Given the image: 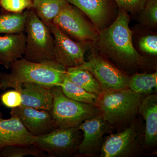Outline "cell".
Instances as JSON below:
<instances>
[{"label":"cell","instance_id":"8992f818","mask_svg":"<svg viewBox=\"0 0 157 157\" xmlns=\"http://www.w3.org/2000/svg\"><path fill=\"white\" fill-rule=\"evenodd\" d=\"M53 24L74 41L96 42L98 40L95 29L85 19L82 11L70 3L63 7Z\"/></svg>","mask_w":157,"mask_h":157},{"label":"cell","instance_id":"6da1fadb","mask_svg":"<svg viewBox=\"0 0 157 157\" xmlns=\"http://www.w3.org/2000/svg\"><path fill=\"white\" fill-rule=\"evenodd\" d=\"M129 22L128 12L121 9L113 23L100 31L96 43L102 52L120 64L127 67H139L145 63V58L133 45V32L129 28Z\"/></svg>","mask_w":157,"mask_h":157},{"label":"cell","instance_id":"7c38bea8","mask_svg":"<svg viewBox=\"0 0 157 157\" xmlns=\"http://www.w3.org/2000/svg\"><path fill=\"white\" fill-rule=\"evenodd\" d=\"M34 138L16 117L0 119V151L10 145L33 144Z\"/></svg>","mask_w":157,"mask_h":157},{"label":"cell","instance_id":"d6986e66","mask_svg":"<svg viewBox=\"0 0 157 157\" xmlns=\"http://www.w3.org/2000/svg\"><path fill=\"white\" fill-rule=\"evenodd\" d=\"M33 9L42 22L48 27L53 24L63 7L68 3L67 0H32Z\"/></svg>","mask_w":157,"mask_h":157},{"label":"cell","instance_id":"4fadbf2b","mask_svg":"<svg viewBox=\"0 0 157 157\" xmlns=\"http://www.w3.org/2000/svg\"><path fill=\"white\" fill-rule=\"evenodd\" d=\"M136 137L135 124L122 132L110 135L102 145L101 156L121 157L129 154L135 149Z\"/></svg>","mask_w":157,"mask_h":157},{"label":"cell","instance_id":"7402d4cb","mask_svg":"<svg viewBox=\"0 0 157 157\" xmlns=\"http://www.w3.org/2000/svg\"><path fill=\"white\" fill-rule=\"evenodd\" d=\"M157 73H135L129 77L128 88L137 94H148L157 89Z\"/></svg>","mask_w":157,"mask_h":157},{"label":"cell","instance_id":"277c9868","mask_svg":"<svg viewBox=\"0 0 157 157\" xmlns=\"http://www.w3.org/2000/svg\"><path fill=\"white\" fill-rule=\"evenodd\" d=\"M141 95L128 88L104 92L99 97V107L103 119L110 124L129 120L136 115L141 102Z\"/></svg>","mask_w":157,"mask_h":157},{"label":"cell","instance_id":"7a4b0ae2","mask_svg":"<svg viewBox=\"0 0 157 157\" xmlns=\"http://www.w3.org/2000/svg\"><path fill=\"white\" fill-rule=\"evenodd\" d=\"M9 73H0L2 88H14L18 85L32 82L48 88L60 86L66 76L67 68L56 61L38 63L23 57L13 62Z\"/></svg>","mask_w":157,"mask_h":157},{"label":"cell","instance_id":"8fae6325","mask_svg":"<svg viewBox=\"0 0 157 157\" xmlns=\"http://www.w3.org/2000/svg\"><path fill=\"white\" fill-rule=\"evenodd\" d=\"M14 89L21 96L20 106L48 111L52 109L53 97L50 89L32 82L18 85Z\"/></svg>","mask_w":157,"mask_h":157},{"label":"cell","instance_id":"30bf717a","mask_svg":"<svg viewBox=\"0 0 157 157\" xmlns=\"http://www.w3.org/2000/svg\"><path fill=\"white\" fill-rule=\"evenodd\" d=\"M10 115L18 118L28 131L35 136L47 134L56 128L51 111L19 106L12 108Z\"/></svg>","mask_w":157,"mask_h":157},{"label":"cell","instance_id":"ffe728a7","mask_svg":"<svg viewBox=\"0 0 157 157\" xmlns=\"http://www.w3.org/2000/svg\"><path fill=\"white\" fill-rule=\"evenodd\" d=\"M27 9L21 13L7 12L0 14V34L24 33Z\"/></svg>","mask_w":157,"mask_h":157},{"label":"cell","instance_id":"9c48e42d","mask_svg":"<svg viewBox=\"0 0 157 157\" xmlns=\"http://www.w3.org/2000/svg\"><path fill=\"white\" fill-rule=\"evenodd\" d=\"M78 67L91 73L104 92L128 88L129 77L101 56L93 55Z\"/></svg>","mask_w":157,"mask_h":157},{"label":"cell","instance_id":"3957f363","mask_svg":"<svg viewBox=\"0 0 157 157\" xmlns=\"http://www.w3.org/2000/svg\"><path fill=\"white\" fill-rule=\"evenodd\" d=\"M25 32L26 39L24 58L38 63L55 61L53 36L49 28L33 9H27Z\"/></svg>","mask_w":157,"mask_h":157},{"label":"cell","instance_id":"83f0119b","mask_svg":"<svg viewBox=\"0 0 157 157\" xmlns=\"http://www.w3.org/2000/svg\"><path fill=\"white\" fill-rule=\"evenodd\" d=\"M139 47L144 52L156 55L157 54V36L150 35L142 37L139 42Z\"/></svg>","mask_w":157,"mask_h":157},{"label":"cell","instance_id":"cb8c5ba5","mask_svg":"<svg viewBox=\"0 0 157 157\" xmlns=\"http://www.w3.org/2000/svg\"><path fill=\"white\" fill-rule=\"evenodd\" d=\"M0 7L7 12L21 13L33 8L32 0H0Z\"/></svg>","mask_w":157,"mask_h":157},{"label":"cell","instance_id":"2e32d148","mask_svg":"<svg viewBox=\"0 0 157 157\" xmlns=\"http://www.w3.org/2000/svg\"><path fill=\"white\" fill-rule=\"evenodd\" d=\"M89 17L98 29H104L109 14L108 0H67Z\"/></svg>","mask_w":157,"mask_h":157},{"label":"cell","instance_id":"5b68a950","mask_svg":"<svg viewBox=\"0 0 157 157\" xmlns=\"http://www.w3.org/2000/svg\"><path fill=\"white\" fill-rule=\"evenodd\" d=\"M50 89L53 97L51 112L56 128L78 127L86 120L98 115V109L96 106L68 98L60 86Z\"/></svg>","mask_w":157,"mask_h":157},{"label":"cell","instance_id":"e0dca14e","mask_svg":"<svg viewBox=\"0 0 157 157\" xmlns=\"http://www.w3.org/2000/svg\"><path fill=\"white\" fill-rule=\"evenodd\" d=\"M138 112L145 121L144 141L147 145H154L157 140V97L150 95L142 99Z\"/></svg>","mask_w":157,"mask_h":157},{"label":"cell","instance_id":"ba28073f","mask_svg":"<svg viewBox=\"0 0 157 157\" xmlns=\"http://www.w3.org/2000/svg\"><path fill=\"white\" fill-rule=\"evenodd\" d=\"M54 38L55 60L66 68L78 67L84 63L88 42L74 41L52 24L48 27Z\"/></svg>","mask_w":157,"mask_h":157},{"label":"cell","instance_id":"5bb4252c","mask_svg":"<svg viewBox=\"0 0 157 157\" xmlns=\"http://www.w3.org/2000/svg\"><path fill=\"white\" fill-rule=\"evenodd\" d=\"M106 121L98 115L86 120L78 127L83 132V139L78 147L80 154L93 152L98 148L106 129Z\"/></svg>","mask_w":157,"mask_h":157},{"label":"cell","instance_id":"4316f807","mask_svg":"<svg viewBox=\"0 0 157 157\" xmlns=\"http://www.w3.org/2000/svg\"><path fill=\"white\" fill-rule=\"evenodd\" d=\"M1 100L3 105L12 109L21 105V96L19 92L16 90L4 93L1 96Z\"/></svg>","mask_w":157,"mask_h":157},{"label":"cell","instance_id":"44dd1931","mask_svg":"<svg viewBox=\"0 0 157 157\" xmlns=\"http://www.w3.org/2000/svg\"><path fill=\"white\" fill-rule=\"evenodd\" d=\"M60 86L65 95L72 100L94 106L98 104L99 96L93 93L88 92L74 84L66 76Z\"/></svg>","mask_w":157,"mask_h":157},{"label":"cell","instance_id":"ac0fdd59","mask_svg":"<svg viewBox=\"0 0 157 157\" xmlns=\"http://www.w3.org/2000/svg\"><path fill=\"white\" fill-rule=\"evenodd\" d=\"M66 77L73 83L99 97L104 92L92 74L78 67L67 68Z\"/></svg>","mask_w":157,"mask_h":157},{"label":"cell","instance_id":"d4e9b609","mask_svg":"<svg viewBox=\"0 0 157 157\" xmlns=\"http://www.w3.org/2000/svg\"><path fill=\"white\" fill-rule=\"evenodd\" d=\"M141 11V17L145 23L151 26H156L157 0H146Z\"/></svg>","mask_w":157,"mask_h":157},{"label":"cell","instance_id":"603a6c76","mask_svg":"<svg viewBox=\"0 0 157 157\" xmlns=\"http://www.w3.org/2000/svg\"><path fill=\"white\" fill-rule=\"evenodd\" d=\"M42 152L34 144L10 145L3 147L0 151V157H23L29 155L39 157L43 155Z\"/></svg>","mask_w":157,"mask_h":157},{"label":"cell","instance_id":"9a60e30c","mask_svg":"<svg viewBox=\"0 0 157 157\" xmlns=\"http://www.w3.org/2000/svg\"><path fill=\"white\" fill-rule=\"evenodd\" d=\"M25 39L24 33L0 34V64L9 69L12 63L23 57Z\"/></svg>","mask_w":157,"mask_h":157},{"label":"cell","instance_id":"484cf974","mask_svg":"<svg viewBox=\"0 0 157 157\" xmlns=\"http://www.w3.org/2000/svg\"><path fill=\"white\" fill-rule=\"evenodd\" d=\"M120 9L127 12L136 13L142 11L146 0H114Z\"/></svg>","mask_w":157,"mask_h":157},{"label":"cell","instance_id":"f1b7e54d","mask_svg":"<svg viewBox=\"0 0 157 157\" xmlns=\"http://www.w3.org/2000/svg\"><path fill=\"white\" fill-rule=\"evenodd\" d=\"M1 88H2V85H1V79H0V89H1ZM2 118V114L0 111V119Z\"/></svg>","mask_w":157,"mask_h":157},{"label":"cell","instance_id":"52a82bcc","mask_svg":"<svg viewBox=\"0 0 157 157\" xmlns=\"http://www.w3.org/2000/svg\"><path fill=\"white\" fill-rule=\"evenodd\" d=\"M78 127L56 128L44 135L35 136L33 144L50 156L67 155L78 148Z\"/></svg>","mask_w":157,"mask_h":157}]
</instances>
